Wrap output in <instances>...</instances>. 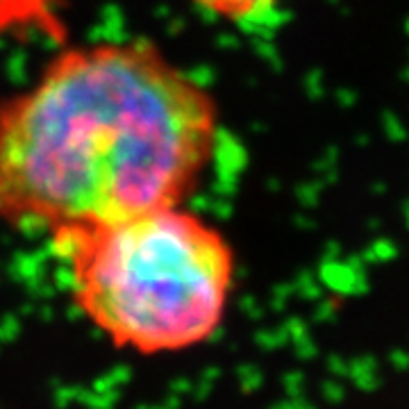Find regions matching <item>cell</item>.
<instances>
[{"label": "cell", "instance_id": "6da1fadb", "mask_svg": "<svg viewBox=\"0 0 409 409\" xmlns=\"http://www.w3.org/2000/svg\"><path fill=\"white\" fill-rule=\"evenodd\" d=\"M216 125L209 93L150 44L66 51L0 107V216L53 235L178 207Z\"/></svg>", "mask_w": 409, "mask_h": 409}, {"label": "cell", "instance_id": "7a4b0ae2", "mask_svg": "<svg viewBox=\"0 0 409 409\" xmlns=\"http://www.w3.org/2000/svg\"><path fill=\"white\" fill-rule=\"evenodd\" d=\"M73 300L116 348L180 353L223 323L235 255L216 228L178 207L53 232Z\"/></svg>", "mask_w": 409, "mask_h": 409}, {"label": "cell", "instance_id": "3957f363", "mask_svg": "<svg viewBox=\"0 0 409 409\" xmlns=\"http://www.w3.org/2000/svg\"><path fill=\"white\" fill-rule=\"evenodd\" d=\"M198 5L209 9L212 14L232 18V21H241V18L257 16L266 9L275 7L280 0H196Z\"/></svg>", "mask_w": 409, "mask_h": 409}]
</instances>
